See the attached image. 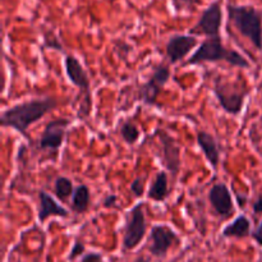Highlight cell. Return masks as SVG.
<instances>
[{"mask_svg":"<svg viewBox=\"0 0 262 262\" xmlns=\"http://www.w3.org/2000/svg\"><path fill=\"white\" fill-rule=\"evenodd\" d=\"M251 235H252L253 241H255L260 247H262V220L260 222V224L257 225V228L251 233Z\"/></svg>","mask_w":262,"mask_h":262,"instance_id":"25","label":"cell"},{"mask_svg":"<svg viewBox=\"0 0 262 262\" xmlns=\"http://www.w3.org/2000/svg\"><path fill=\"white\" fill-rule=\"evenodd\" d=\"M223 26V8L222 2H212L200 15L196 25L191 28V33H201L207 37H217L220 36V30Z\"/></svg>","mask_w":262,"mask_h":262,"instance_id":"8","label":"cell"},{"mask_svg":"<svg viewBox=\"0 0 262 262\" xmlns=\"http://www.w3.org/2000/svg\"><path fill=\"white\" fill-rule=\"evenodd\" d=\"M90 201H91L90 188L86 184H79L74 188L73 194H72V211L76 212V214H83L89 210Z\"/></svg>","mask_w":262,"mask_h":262,"instance_id":"18","label":"cell"},{"mask_svg":"<svg viewBox=\"0 0 262 262\" xmlns=\"http://www.w3.org/2000/svg\"><path fill=\"white\" fill-rule=\"evenodd\" d=\"M235 196H237V201H238V205H239V207H243L245 206V202L247 201V197H246V194L245 196H242V194L241 193H235Z\"/></svg>","mask_w":262,"mask_h":262,"instance_id":"28","label":"cell"},{"mask_svg":"<svg viewBox=\"0 0 262 262\" xmlns=\"http://www.w3.org/2000/svg\"><path fill=\"white\" fill-rule=\"evenodd\" d=\"M135 262H150V258L145 257V256H140V257L136 258Z\"/></svg>","mask_w":262,"mask_h":262,"instance_id":"29","label":"cell"},{"mask_svg":"<svg viewBox=\"0 0 262 262\" xmlns=\"http://www.w3.org/2000/svg\"><path fill=\"white\" fill-rule=\"evenodd\" d=\"M120 136H122L123 141L127 142L128 145H133L137 142L141 137V132L138 129L137 125L132 122V120H127L120 125Z\"/></svg>","mask_w":262,"mask_h":262,"instance_id":"20","label":"cell"},{"mask_svg":"<svg viewBox=\"0 0 262 262\" xmlns=\"http://www.w3.org/2000/svg\"><path fill=\"white\" fill-rule=\"evenodd\" d=\"M197 45H199V40L196 36L177 33L169 37L165 45V54L169 61L176 64L183 60Z\"/></svg>","mask_w":262,"mask_h":262,"instance_id":"12","label":"cell"},{"mask_svg":"<svg viewBox=\"0 0 262 262\" xmlns=\"http://www.w3.org/2000/svg\"><path fill=\"white\" fill-rule=\"evenodd\" d=\"M81 262H102V256L97 252H89L83 255Z\"/></svg>","mask_w":262,"mask_h":262,"instance_id":"24","label":"cell"},{"mask_svg":"<svg viewBox=\"0 0 262 262\" xmlns=\"http://www.w3.org/2000/svg\"><path fill=\"white\" fill-rule=\"evenodd\" d=\"M38 201H40V209H38V220L41 223L45 222L50 216L59 217H69L71 212L68 209L59 205L51 194L48 192L40 191L38 192Z\"/></svg>","mask_w":262,"mask_h":262,"instance_id":"15","label":"cell"},{"mask_svg":"<svg viewBox=\"0 0 262 262\" xmlns=\"http://www.w3.org/2000/svg\"><path fill=\"white\" fill-rule=\"evenodd\" d=\"M156 137L159 138L160 142L161 151H160V160L161 164L165 166L168 171H170L171 176H178L179 170H181V146L178 145L177 140L171 137L166 130L158 129L156 132Z\"/></svg>","mask_w":262,"mask_h":262,"instance_id":"9","label":"cell"},{"mask_svg":"<svg viewBox=\"0 0 262 262\" xmlns=\"http://www.w3.org/2000/svg\"><path fill=\"white\" fill-rule=\"evenodd\" d=\"M64 67H66V74L71 83L74 84L81 91L82 100L78 110V117L82 119L89 118L92 110L91 82H90L89 74L81 64V61L74 55H66Z\"/></svg>","mask_w":262,"mask_h":262,"instance_id":"5","label":"cell"},{"mask_svg":"<svg viewBox=\"0 0 262 262\" xmlns=\"http://www.w3.org/2000/svg\"><path fill=\"white\" fill-rule=\"evenodd\" d=\"M169 193H170V188H169L168 173L165 170H161L156 174L154 181L151 182L150 188L147 191V197L156 202H164L168 199Z\"/></svg>","mask_w":262,"mask_h":262,"instance_id":"16","label":"cell"},{"mask_svg":"<svg viewBox=\"0 0 262 262\" xmlns=\"http://www.w3.org/2000/svg\"><path fill=\"white\" fill-rule=\"evenodd\" d=\"M72 120L68 118H59L54 119L46 124L42 135L37 141V146L40 150L58 151L66 140L67 129L71 125Z\"/></svg>","mask_w":262,"mask_h":262,"instance_id":"10","label":"cell"},{"mask_svg":"<svg viewBox=\"0 0 262 262\" xmlns=\"http://www.w3.org/2000/svg\"><path fill=\"white\" fill-rule=\"evenodd\" d=\"M84 250H86V248H84L83 243L79 242V241H77V242L73 245V247H72L71 253H69V260H71V261L76 260L78 256L83 255Z\"/></svg>","mask_w":262,"mask_h":262,"instance_id":"23","label":"cell"},{"mask_svg":"<svg viewBox=\"0 0 262 262\" xmlns=\"http://www.w3.org/2000/svg\"><path fill=\"white\" fill-rule=\"evenodd\" d=\"M228 15L234 27L262 50V13L252 5L228 4Z\"/></svg>","mask_w":262,"mask_h":262,"instance_id":"3","label":"cell"},{"mask_svg":"<svg viewBox=\"0 0 262 262\" xmlns=\"http://www.w3.org/2000/svg\"><path fill=\"white\" fill-rule=\"evenodd\" d=\"M215 61H225L237 68H250L251 67V64L242 54L224 46L220 36L209 37L204 42L200 43L199 48L194 50V53L189 56V59L184 64L196 66V64L202 63H215Z\"/></svg>","mask_w":262,"mask_h":262,"instance_id":"2","label":"cell"},{"mask_svg":"<svg viewBox=\"0 0 262 262\" xmlns=\"http://www.w3.org/2000/svg\"><path fill=\"white\" fill-rule=\"evenodd\" d=\"M196 141L204 156L211 165V168L215 171H217L220 164V146L216 138L211 133L200 130V132H197Z\"/></svg>","mask_w":262,"mask_h":262,"instance_id":"14","label":"cell"},{"mask_svg":"<svg viewBox=\"0 0 262 262\" xmlns=\"http://www.w3.org/2000/svg\"><path fill=\"white\" fill-rule=\"evenodd\" d=\"M252 211L256 215L262 214V193L258 194L255 199V201L252 202Z\"/></svg>","mask_w":262,"mask_h":262,"instance_id":"26","label":"cell"},{"mask_svg":"<svg viewBox=\"0 0 262 262\" xmlns=\"http://www.w3.org/2000/svg\"><path fill=\"white\" fill-rule=\"evenodd\" d=\"M147 229L145 216V205L142 202L135 205L125 217L124 232H123V248L132 251L142 242Z\"/></svg>","mask_w":262,"mask_h":262,"instance_id":"6","label":"cell"},{"mask_svg":"<svg viewBox=\"0 0 262 262\" xmlns=\"http://www.w3.org/2000/svg\"><path fill=\"white\" fill-rule=\"evenodd\" d=\"M250 90L241 81L217 78L214 81V94L217 102L225 113L239 115L245 106V99Z\"/></svg>","mask_w":262,"mask_h":262,"instance_id":"4","label":"cell"},{"mask_svg":"<svg viewBox=\"0 0 262 262\" xmlns=\"http://www.w3.org/2000/svg\"><path fill=\"white\" fill-rule=\"evenodd\" d=\"M170 74V69L165 64H158V66L154 67L152 73L148 77L147 81L138 87L137 100L142 101L145 105H148V106L156 105L158 96L160 95L163 87L168 83Z\"/></svg>","mask_w":262,"mask_h":262,"instance_id":"7","label":"cell"},{"mask_svg":"<svg viewBox=\"0 0 262 262\" xmlns=\"http://www.w3.org/2000/svg\"><path fill=\"white\" fill-rule=\"evenodd\" d=\"M117 201L118 197L115 196V194H107V196L105 197L104 201H102V206L106 207V209H112L113 206H115Z\"/></svg>","mask_w":262,"mask_h":262,"instance_id":"27","label":"cell"},{"mask_svg":"<svg viewBox=\"0 0 262 262\" xmlns=\"http://www.w3.org/2000/svg\"><path fill=\"white\" fill-rule=\"evenodd\" d=\"M54 192H55L56 197L61 201H66L67 199L73 194L74 192V187H73V182L71 181L67 177H58L54 182Z\"/></svg>","mask_w":262,"mask_h":262,"instance_id":"19","label":"cell"},{"mask_svg":"<svg viewBox=\"0 0 262 262\" xmlns=\"http://www.w3.org/2000/svg\"><path fill=\"white\" fill-rule=\"evenodd\" d=\"M130 193L137 199L143 196V193H145V178L143 177L133 179V182L130 183Z\"/></svg>","mask_w":262,"mask_h":262,"instance_id":"22","label":"cell"},{"mask_svg":"<svg viewBox=\"0 0 262 262\" xmlns=\"http://www.w3.org/2000/svg\"><path fill=\"white\" fill-rule=\"evenodd\" d=\"M176 12H192L196 9L201 0H170Z\"/></svg>","mask_w":262,"mask_h":262,"instance_id":"21","label":"cell"},{"mask_svg":"<svg viewBox=\"0 0 262 262\" xmlns=\"http://www.w3.org/2000/svg\"><path fill=\"white\" fill-rule=\"evenodd\" d=\"M209 201L215 214L222 219H228L234 212V204L230 189L225 183H215L209 191Z\"/></svg>","mask_w":262,"mask_h":262,"instance_id":"13","label":"cell"},{"mask_svg":"<svg viewBox=\"0 0 262 262\" xmlns=\"http://www.w3.org/2000/svg\"><path fill=\"white\" fill-rule=\"evenodd\" d=\"M177 242H179V238L170 227L164 224L154 225L150 232L148 251L154 257L163 258Z\"/></svg>","mask_w":262,"mask_h":262,"instance_id":"11","label":"cell"},{"mask_svg":"<svg viewBox=\"0 0 262 262\" xmlns=\"http://www.w3.org/2000/svg\"><path fill=\"white\" fill-rule=\"evenodd\" d=\"M58 106L55 97H38L8 107L0 117L2 127L13 128L28 138V128Z\"/></svg>","mask_w":262,"mask_h":262,"instance_id":"1","label":"cell"},{"mask_svg":"<svg viewBox=\"0 0 262 262\" xmlns=\"http://www.w3.org/2000/svg\"><path fill=\"white\" fill-rule=\"evenodd\" d=\"M223 237L225 238H247L251 235V222L246 215H238L232 223L223 229Z\"/></svg>","mask_w":262,"mask_h":262,"instance_id":"17","label":"cell"}]
</instances>
